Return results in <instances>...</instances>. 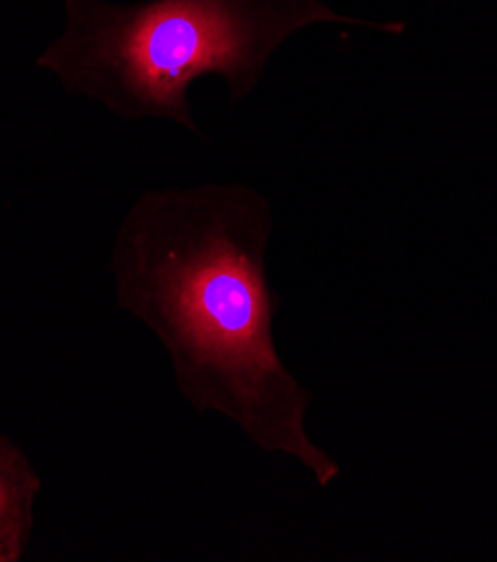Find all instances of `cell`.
<instances>
[{
	"label": "cell",
	"mask_w": 497,
	"mask_h": 562,
	"mask_svg": "<svg viewBox=\"0 0 497 562\" xmlns=\"http://www.w3.org/2000/svg\"><path fill=\"white\" fill-rule=\"evenodd\" d=\"M269 200L238 182L142 193L110 249L117 307L144 323L197 413L231 419L256 448L301 462L316 484L341 473L307 432L312 392L275 350Z\"/></svg>",
	"instance_id": "cell-1"
},
{
	"label": "cell",
	"mask_w": 497,
	"mask_h": 562,
	"mask_svg": "<svg viewBox=\"0 0 497 562\" xmlns=\"http://www.w3.org/2000/svg\"><path fill=\"white\" fill-rule=\"evenodd\" d=\"M312 25L408 27L350 16L325 0H66L64 32L36 66L124 122L166 120L200 133L189 97L195 81L219 77L231 101H242L279 47Z\"/></svg>",
	"instance_id": "cell-2"
},
{
	"label": "cell",
	"mask_w": 497,
	"mask_h": 562,
	"mask_svg": "<svg viewBox=\"0 0 497 562\" xmlns=\"http://www.w3.org/2000/svg\"><path fill=\"white\" fill-rule=\"evenodd\" d=\"M41 477L19 448L0 443V544L21 558L34 525Z\"/></svg>",
	"instance_id": "cell-3"
},
{
	"label": "cell",
	"mask_w": 497,
	"mask_h": 562,
	"mask_svg": "<svg viewBox=\"0 0 497 562\" xmlns=\"http://www.w3.org/2000/svg\"><path fill=\"white\" fill-rule=\"evenodd\" d=\"M8 560H16L3 544H0V562H8Z\"/></svg>",
	"instance_id": "cell-4"
}]
</instances>
